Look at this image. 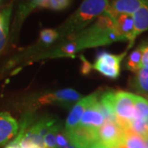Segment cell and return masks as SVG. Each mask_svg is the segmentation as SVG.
Instances as JSON below:
<instances>
[{"label": "cell", "mask_w": 148, "mask_h": 148, "mask_svg": "<svg viewBox=\"0 0 148 148\" xmlns=\"http://www.w3.org/2000/svg\"><path fill=\"white\" fill-rule=\"evenodd\" d=\"M134 101L138 118L145 119L148 116V101L140 95H135Z\"/></svg>", "instance_id": "obj_19"}, {"label": "cell", "mask_w": 148, "mask_h": 148, "mask_svg": "<svg viewBox=\"0 0 148 148\" xmlns=\"http://www.w3.org/2000/svg\"><path fill=\"white\" fill-rule=\"evenodd\" d=\"M60 130V125L57 124L44 137V145L45 148H57L56 146V133Z\"/></svg>", "instance_id": "obj_20"}, {"label": "cell", "mask_w": 148, "mask_h": 148, "mask_svg": "<svg viewBox=\"0 0 148 148\" xmlns=\"http://www.w3.org/2000/svg\"><path fill=\"white\" fill-rule=\"evenodd\" d=\"M96 101L97 99L86 109L80 120L79 125L90 129L98 130L104 124L106 119L102 113L96 106Z\"/></svg>", "instance_id": "obj_10"}, {"label": "cell", "mask_w": 148, "mask_h": 148, "mask_svg": "<svg viewBox=\"0 0 148 148\" xmlns=\"http://www.w3.org/2000/svg\"><path fill=\"white\" fill-rule=\"evenodd\" d=\"M133 33L132 40L128 43L127 50L132 47L136 39L144 32L148 31V3L143 4L133 15ZM126 50V51H127Z\"/></svg>", "instance_id": "obj_11"}, {"label": "cell", "mask_w": 148, "mask_h": 148, "mask_svg": "<svg viewBox=\"0 0 148 148\" xmlns=\"http://www.w3.org/2000/svg\"><path fill=\"white\" fill-rule=\"evenodd\" d=\"M3 0H0V5H1V3H2V2H3Z\"/></svg>", "instance_id": "obj_32"}, {"label": "cell", "mask_w": 148, "mask_h": 148, "mask_svg": "<svg viewBox=\"0 0 148 148\" xmlns=\"http://www.w3.org/2000/svg\"><path fill=\"white\" fill-rule=\"evenodd\" d=\"M4 148H21V145H20V142H19L18 135H16L12 141H11V142L8 143Z\"/></svg>", "instance_id": "obj_26"}, {"label": "cell", "mask_w": 148, "mask_h": 148, "mask_svg": "<svg viewBox=\"0 0 148 148\" xmlns=\"http://www.w3.org/2000/svg\"><path fill=\"white\" fill-rule=\"evenodd\" d=\"M138 47L142 51V68L148 69V40L143 41Z\"/></svg>", "instance_id": "obj_23"}, {"label": "cell", "mask_w": 148, "mask_h": 148, "mask_svg": "<svg viewBox=\"0 0 148 148\" xmlns=\"http://www.w3.org/2000/svg\"><path fill=\"white\" fill-rule=\"evenodd\" d=\"M109 3V0H83L73 14L57 30L59 37L71 36L84 30L106 12Z\"/></svg>", "instance_id": "obj_1"}, {"label": "cell", "mask_w": 148, "mask_h": 148, "mask_svg": "<svg viewBox=\"0 0 148 148\" xmlns=\"http://www.w3.org/2000/svg\"><path fill=\"white\" fill-rule=\"evenodd\" d=\"M114 148H147L144 139L132 132L127 130L123 138L120 143Z\"/></svg>", "instance_id": "obj_13"}, {"label": "cell", "mask_w": 148, "mask_h": 148, "mask_svg": "<svg viewBox=\"0 0 148 148\" xmlns=\"http://www.w3.org/2000/svg\"><path fill=\"white\" fill-rule=\"evenodd\" d=\"M98 140L106 148H114L123 138L126 131L117 123L106 121L98 129Z\"/></svg>", "instance_id": "obj_5"}, {"label": "cell", "mask_w": 148, "mask_h": 148, "mask_svg": "<svg viewBox=\"0 0 148 148\" xmlns=\"http://www.w3.org/2000/svg\"><path fill=\"white\" fill-rule=\"evenodd\" d=\"M1 20H2V14L0 13V21H1Z\"/></svg>", "instance_id": "obj_31"}, {"label": "cell", "mask_w": 148, "mask_h": 148, "mask_svg": "<svg viewBox=\"0 0 148 148\" xmlns=\"http://www.w3.org/2000/svg\"><path fill=\"white\" fill-rule=\"evenodd\" d=\"M89 148H106L103 144H101L100 142H98V143H95V144H93L92 146H90Z\"/></svg>", "instance_id": "obj_27"}, {"label": "cell", "mask_w": 148, "mask_h": 148, "mask_svg": "<svg viewBox=\"0 0 148 148\" xmlns=\"http://www.w3.org/2000/svg\"><path fill=\"white\" fill-rule=\"evenodd\" d=\"M65 148H76V147H73V145H71V144H70L69 146H68L67 147H65Z\"/></svg>", "instance_id": "obj_28"}, {"label": "cell", "mask_w": 148, "mask_h": 148, "mask_svg": "<svg viewBox=\"0 0 148 148\" xmlns=\"http://www.w3.org/2000/svg\"><path fill=\"white\" fill-rule=\"evenodd\" d=\"M82 98L77 91L73 89H62L47 93L40 95L33 101V108H37L46 105H53V104H61L63 106H70L73 103L77 102Z\"/></svg>", "instance_id": "obj_4"}, {"label": "cell", "mask_w": 148, "mask_h": 148, "mask_svg": "<svg viewBox=\"0 0 148 148\" xmlns=\"http://www.w3.org/2000/svg\"><path fill=\"white\" fill-rule=\"evenodd\" d=\"M9 21H10V18H8L5 21L3 28L2 32H0V53L4 49L6 43H7V39H8V31H9Z\"/></svg>", "instance_id": "obj_22"}, {"label": "cell", "mask_w": 148, "mask_h": 148, "mask_svg": "<svg viewBox=\"0 0 148 148\" xmlns=\"http://www.w3.org/2000/svg\"><path fill=\"white\" fill-rule=\"evenodd\" d=\"M71 2L72 0H48L44 8L54 11L64 10L69 8Z\"/></svg>", "instance_id": "obj_21"}, {"label": "cell", "mask_w": 148, "mask_h": 148, "mask_svg": "<svg viewBox=\"0 0 148 148\" xmlns=\"http://www.w3.org/2000/svg\"><path fill=\"white\" fill-rule=\"evenodd\" d=\"M19 124L8 112L0 113V147L14 138L19 132Z\"/></svg>", "instance_id": "obj_9"}, {"label": "cell", "mask_w": 148, "mask_h": 148, "mask_svg": "<svg viewBox=\"0 0 148 148\" xmlns=\"http://www.w3.org/2000/svg\"><path fill=\"white\" fill-rule=\"evenodd\" d=\"M55 139H56V146H57V148H65L70 145L69 138H67L65 132L63 133V132H60L58 131L56 133Z\"/></svg>", "instance_id": "obj_24"}, {"label": "cell", "mask_w": 148, "mask_h": 148, "mask_svg": "<svg viewBox=\"0 0 148 148\" xmlns=\"http://www.w3.org/2000/svg\"><path fill=\"white\" fill-rule=\"evenodd\" d=\"M142 68V51L138 47L129 54L126 62V69L132 73H137Z\"/></svg>", "instance_id": "obj_17"}, {"label": "cell", "mask_w": 148, "mask_h": 148, "mask_svg": "<svg viewBox=\"0 0 148 148\" xmlns=\"http://www.w3.org/2000/svg\"><path fill=\"white\" fill-rule=\"evenodd\" d=\"M146 142V144H147V147L148 148V140H147V141H145Z\"/></svg>", "instance_id": "obj_29"}, {"label": "cell", "mask_w": 148, "mask_h": 148, "mask_svg": "<svg viewBox=\"0 0 148 148\" xmlns=\"http://www.w3.org/2000/svg\"><path fill=\"white\" fill-rule=\"evenodd\" d=\"M129 129L144 139V141L148 140V123L145 119L138 118L131 122Z\"/></svg>", "instance_id": "obj_16"}, {"label": "cell", "mask_w": 148, "mask_h": 148, "mask_svg": "<svg viewBox=\"0 0 148 148\" xmlns=\"http://www.w3.org/2000/svg\"><path fill=\"white\" fill-rule=\"evenodd\" d=\"M132 87L140 93H148V69L141 68L132 79Z\"/></svg>", "instance_id": "obj_15"}, {"label": "cell", "mask_w": 148, "mask_h": 148, "mask_svg": "<svg viewBox=\"0 0 148 148\" xmlns=\"http://www.w3.org/2000/svg\"><path fill=\"white\" fill-rule=\"evenodd\" d=\"M48 0H26L19 7L17 12L18 21L24 20L31 12L36 8H44Z\"/></svg>", "instance_id": "obj_14"}, {"label": "cell", "mask_w": 148, "mask_h": 148, "mask_svg": "<svg viewBox=\"0 0 148 148\" xmlns=\"http://www.w3.org/2000/svg\"><path fill=\"white\" fill-rule=\"evenodd\" d=\"M134 94L123 90L114 91L113 107L116 116L117 123L125 131L130 130L131 122L138 119L135 108Z\"/></svg>", "instance_id": "obj_2"}, {"label": "cell", "mask_w": 148, "mask_h": 148, "mask_svg": "<svg viewBox=\"0 0 148 148\" xmlns=\"http://www.w3.org/2000/svg\"><path fill=\"white\" fill-rule=\"evenodd\" d=\"M147 101H148V95H147Z\"/></svg>", "instance_id": "obj_33"}, {"label": "cell", "mask_w": 148, "mask_h": 148, "mask_svg": "<svg viewBox=\"0 0 148 148\" xmlns=\"http://www.w3.org/2000/svg\"><path fill=\"white\" fill-rule=\"evenodd\" d=\"M126 53L127 51L120 54L102 52L92 65V68L108 78L116 79L120 74V64Z\"/></svg>", "instance_id": "obj_3"}, {"label": "cell", "mask_w": 148, "mask_h": 148, "mask_svg": "<svg viewBox=\"0 0 148 148\" xmlns=\"http://www.w3.org/2000/svg\"><path fill=\"white\" fill-rule=\"evenodd\" d=\"M58 38L59 34L57 30L47 28L40 32L39 40L43 45H50Z\"/></svg>", "instance_id": "obj_18"}, {"label": "cell", "mask_w": 148, "mask_h": 148, "mask_svg": "<svg viewBox=\"0 0 148 148\" xmlns=\"http://www.w3.org/2000/svg\"><path fill=\"white\" fill-rule=\"evenodd\" d=\"M98 130L78 125L73 130L65 132L69 143L76 148H89L98 143Z\"/></svg>", "instance_id": "obj_6"}, {"label": "cell", "mask_w": 148, "mask_h": 148, "mask_svg": "<svg viewBox=\"0 0 148 148\" xmlns=\"http://www.w3.org/2000/svg\"><path fill=\"white\" fill-rule=\"evenodd\" d=\"M148 0H113L110 2L106 13L114 18L120 14L133 15Z\"/></svg>", "instance_id": "obj_8"}, {"label": "cell", "mask_w": 148, "mask_h": 148, "mask_svg": "<svg viewBox=\"0 0 148 148\" xmlns=\"http://www.w3.org/2000/svg\"><path fill=\"white\" fill-rule=\"evenodd\" d=\"M99 93H94L80 99L71 110L65 124V132H70L79 125L82 116L86 109L97 99Z\"/></svg>", "instance_id": "obj_7"}, {"label": "cell", "mask_w": 148, "mask_h": 148, "mask_svg": "<svg viewBox=\"0 0 148 148\" xmlns=\"http://www.w3.org/2000/svg\"><path fill=\"white\" fill-rule=\"evenodd\" d=\"M115 27L119 35L124 40L130 43L133 33V17L132 15L120 14L114 17Z\"/></svg>", "instance_id": "obj_12"}, {"label": "cell", "mask_w": 148, "mask_h": 148, "mask_svg": "<svg viewBox=\"0 0 148 148\" xmlns=\"http://www.w3.org/2000/svg\"><path fill=\"white\" fill-rule=\"evenodd\" d=\"M145 120H146V122H147V123H148V116L147 117L146 119H145Z\"/></svg>", "instance_id": "obj_30"}, {"label": "cell", "mask_w": 148, "mask_h": 148, "mask_svg": "<svg viewBox=\"0 0 148 148\" xmlns=\"http://www.w3.org/2000/svg\"><path fill=\"white\" fill-rule=\"evenodd\" d=\"M81 58H82V68H81V72L83 75H86L89 74L91 72V70L93 69L92 65L84 58L83 55H81Z\"/></svg>", "instance_id": "obj_25"}]
</instances>
